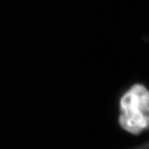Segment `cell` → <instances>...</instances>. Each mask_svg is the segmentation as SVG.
Segmentation results:
<instances>
[{
  "label": "cell",
  "instance_id": "cell-1",
  "mask_svg": "<svg viewBox=\"0 0 149 149\" xmlns=\"http://www.w3.org/2000/svg\"><path fill=\"white\" fill-rule=\"evenodd\" d=\"M119 121L131 134H140L149 127V90L136 84L127 90L120 102Z\"/></svg>",
  "mask_w": 149,
  "mask_h": 149
}]
</instances>
